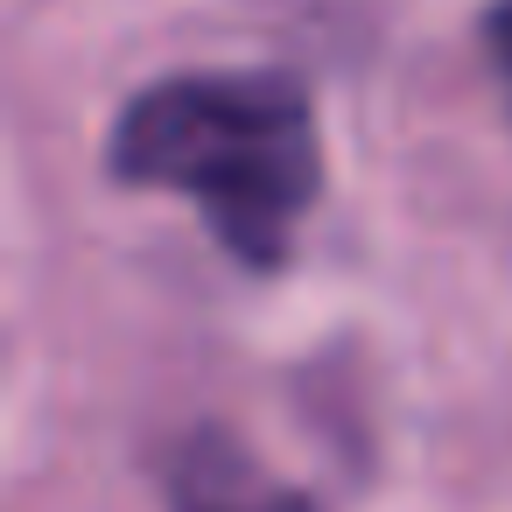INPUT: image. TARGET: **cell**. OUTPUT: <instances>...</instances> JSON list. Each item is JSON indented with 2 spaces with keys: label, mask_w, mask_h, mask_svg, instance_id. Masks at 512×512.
<instances>
[{
  "label": "cell",
  "mask_w": 512,
  "mask_h": 512,
  "mask_svg": "<svg viewBox=\"0 0 512 512\" xmlns=\"http://www.w3.org/2000/svg\"><path fill=\"white\" fill-rule=\"evenodd\" d=\"M106 176L127 190H176L211 239L274 274L323 190V134L295 71H169L141 85L113 134Z\"/></svg>",
  "instance_id": "1"
},
{
  "label": "cell",
  "mask_w": 512,
  "mask_h": 512,
  "mask_svg": "<svg viewBox=\"0 0 512 512\" xmlns=\"http://www.w3.org/2000/svg\"><path fill=\"white\" fill-rule=\"evenodd\" d=\"M169 512H316L295 484L267 477L232 435L218 428H197L169 449Z\"/></svg>",
  "instance_id": "2"
},
{
  "label": "cell",
  "mask_w": 512,
  "mask_h": 512,
  "mask_svg": "<svg viewBox=\"0 0 512 512\" xmlns=\"http://www.w3.org/2000/svg\"><path fill=\"white\" fill-rule=\"evenodd\" d=\"M477 43H484V64H491V78H498V92L512 106V0H491L477 15Z\"/></svg>",
  "instance_id": "3"
}]
</instances>
